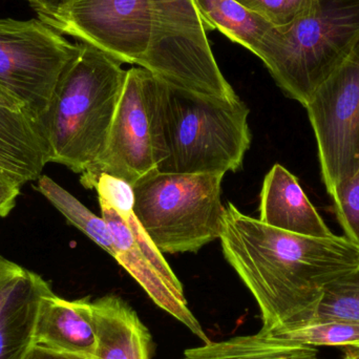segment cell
Here are the masks:
<instances>
[{"label":"cell","mask_w":359,"mask_h":359,"mask_svg":"<svg viewBox=\"0 0 359 359\" xmlns=\"http://www.w3.org/2000/svg\"><path fill=\"white\" fill-rule=\"evenodd\" d=\"M222 249L259 305L263 330L313 316L326 289L359 269V246L346 236L318 238L266 225L227 203Z\"/></svg>","instance_id":"obj_1"},{"label":"cell","mask_w":359,"mask_h":359,"mask_svg":"<svg viewBox=\"0 0 359 359\" xmlns=\"http://www.w3.org/2000/svg\"><path fill=\"white\" fill-rule=\"evenodd\" d=\"M38 130L48 163L83 174L102 156L123 90L126 71L102 50L77 42Z\"/></svg>","instance_id":"obj_2"},{"label":"cell","mask_w":359,"mask_h":359,"mask_svg":"<svg viewBox=\"0 0 359 359\" xmlns=\"http://www.w3.org/2000/svg\"><path fill=\"white\" fill-rule=\"evenodd\" d=\"M248 116L240 98L194 94L160 79L154 116L156 170L168 174L236 172L250 147Z\"/></svg>","instance_id":"obj_3"},{"label":"cell","mask_w":359,"mask_h":359,"mask_svg":"<svg viewBox=\"0 0 359 359\" xmlns=\"http://www.w3.org/2000/svg\"><path fill=\"white\" fill-rule=\"evenodd\" d=\"M359 43V0H314L287 27H274L255 56L289 98L304 107Z\"/></svg>","instance_id":"obj_4"},{"label":"cell","mask_w":359,"mask_h":359,"mask_svg":"<svg viewBox=\"0 0 359 359\" xmlns=\"http://www.w3.org/2000/svg\"><path fill=\"white\" fill-rule=\"evenodd\" d=\"M223 178L154 170L133 185L135 215L162 253L196 252L219 238Z\"/></svg>","instance_id":"obj_5"},{"label":"cell","mask_w":359,"mask_h":359,"mask_svg":"<svg viewBox=\"0 0 359 359\" xmlns=\"http://www.w3.org/2000/svg\"><path fill=\"white\" fill-rule=\"evenodd\" d=\"M151 46L138 67L187 92L225 100L240 98L217 65L196 1L151 0Z\"/></svg>","instance_id":"obj_6"},{"label":"cell","mask_w":359,"mask_h":359,"mask_svg":"<svg viewBox=\"0 0 359 359\" xmlns=\"http://www.w3.org/2000/svg\"><path fill=\"white\" fill-rule=\"evenodd\" d=\"M77 48L41 19L0 18V88L37 122Z\"/></svg>","instance_id":"obj_7"},{"label":"cell","mask_w":359,"mask_h":359,"mask_svg":"<svg viewBox=\"0 0 359 359\" xmlns=\"http://www.w3.org/2000/svg\"><path fill=\"white\" fill-rule=\"evenodd\" d=\"M330 196L359 170V43L305 107Z\"/></svg>","instance_id":"obj_8"},{"label":"cell","mask_w":359,"mask_h":359,"mask_svg":"<svg viewBox=\"0 0 359 359\" xmlns=\"http://www.w3.org/2000/svg\"><path fill=\"white\" fill-rule=\"evenodd\" d=\"M159 80L141 67L126 71L104 151L80 177L84 187L92 189L93 183L102 174L124 180L133 186L156 170L154 116Z\"/></svg>","instance_id":"obj_9"},{"label":"cell","mask_w":359,"mask_h":359,"mask_svg":"<svg viewBox=\"0 0 359 359\" xmlns=\"http://www.w3.org/2000/svg\"><path fill=\"white\" fill-rule=\"evenodd\" d=\"M151 0H69L46 25L120 63L138 65L151 46Z\"/></svg>","instance_id":"obj_10"},{"label":"cell","mask_w":359,"mask_h":359,"mask_svg":"<svg viewBox=\"0 0 359 359\" xmlns=\"http://www.w3.org/2000/svg\"><path fill=\"white\" fill-rule=\"evenodd\" d=\"M99 203L101 217L107 222L113 236L116 249L114 259L138 282L158 307L187 327L204 344L209 343L210 341L204 329L190 311L185 295L176 292L147 261L135 244L128 225L124 223L118 211L104 201L99 200Z\"/></svg>","instance_id":"obj_11"},{"label":"cell","mask_w":359,"mask_h":359,"mask_svg":"<svg viewBox=\"0 0 359 359\" xmlns=\"http://www.w3.org/2000/svg\"><path fill=\"white\" fill-rule=\"evenodd\" d=\"M259 221L270 227L310 238L335 236L306 196L299 180L276 164L264 179Z\"/></svg>","instance_id":"obj_12"},{"label":"cell","mask_w":359,"mask_h":359,"mask_svg":"<svg viewBox=\"0 0 359 359\" xmlns=\"http://www.w3.org/2000/svg\"><path fill=\"white\" fill-rule=\"evenodd\" d=\"M94 358L96 331L90 297L67 301L53 292L42 297L35 330V345Z\"/></svg>","instance_id":"obj_13"},{"label":"cell","mask_w":359,"mask_h":359,"mask_svg":"<svg viewBox=\"0 0 359 359\" xmlns=\"http://www.w3.org/2000/svg\"><path fill=\"white\" fill-rule=\"evenodd\" d=\"M96 331L93 359H151L153 339L137 312L121 297L92 302Z\"/></svg>","instance_id":"obj_14"},{"label":"cell","mask_w":359,"mask_h":359,"mask_svg":"<svg viewBox=\"0 0 359 359\" xmlns=\"http://www.w3.org/2000/svg\"><path fill=\"white\" fill-rule=\"evenodd\" d=\"M46 163L37 123L25 111L0 104V170L23 186L39 179Z\"/></svg>","instance_id":"obj_15"},{"label":"cell","mask_w":359,"mask_h":359,"mask_svg":"<svg viewBox=\"0 0 359 359\" xmlns=\"http://www.w3.org/2000/svg\"><path fill=\"white\" fill-rule=\"evenodd\" d=\"M50 283L32 272L0 314V359H25L35 345V330L42 297Z\"/></svg>","instance_id":"obj_16"},{"label":"cell","mask_w":359,"mask_h":359,"mask_svg":"<svg viewBox=\"0 0 359 359\" xmlns=\"http://www.w3.org/2000/svg\"><path fill=\"white\" fill-rule=\"evenodd\" d=\"M182 359H322L313 346L263 330L251 335L209 341L184 352Z\"/></svg>","instance_id":"obj_17"},{"label":"cell","mask_w":359,"mask_h":359,"mask_svg":"<svg viewBox=\"0 0 359 359\" xmlns=\"http://www.w3.org/2000/svg\"><path fill=\"white\" fill-rule=\"evenodd\" d=\"M207 31L217 29L234 43L257 54L274 25L238 0H194Z\"/></svg>","instance_id":"obj_18"},{"label":"cell","mask_w":359,"mask_h":359,"mask_svg":"<svg viewBox=\"0 0 359 359\" xmlns=\"http://www.w3.org/2000/svg\"><path fill=\"white\" fill-rule=\"evenodd\" d=\"M35 189L39 191L72 225L115 257L113 236L107 222L88 210L73 194L48 176H40Z\"/></svg>","instance_id":"obj_19"},{"label":"cell","mask_w":359,"mask_h":359,"mask_svg":"<svg viewBox=\"0 0 359 359\" xmlns=\"http://www.w3.org/2000/svg\"><path fill=\"white\" fill-rule=\"evenodd\" d=\"M273 332L313 347L359 349V323L337 318H308L274 329Z\"/></svg>","instance_id":"obj_20"},{"label":"cell","mask_w":359,"mask_h":359,"mask_svg":"<svg viewBox=\"0 0 359 359\" xmlns=\"http://www.w3.org/2000/svg\"><path fill=\"white\" fill-rule=\"evenodd\" d=\"M313 316L359 323V269L326 289Z\"/></svg>","instance_id":"obj_21"},{"label":"cell","mask_w":359,"mask_h":359,"mask_svg":"<svg viewBox=\"0 0 359 359\" xmlns=\"http://www.w3.org/2000/svg\"><path fill=\"white\" fill-rule=\"evenodd\" d=\"M330 196L346 238L359 246V170L341 183Z\"/></svg>","instance_id":"obj_22"},{"label":"cell","mask_w":359,"mask_h":359,"mask_svg":"<svg viewBox=\"0 0 359 359\" xmlns=\"http://www.w3.org/2000/svg\"><path fill=\"white\" fill-rule=\"evenodd\" d=\"M240 4L269 21L274 27L291 25L305 16L314 0H238Z\"/></svg>","instance_id":"obj_23"},{"label":"cell","mask_w":359,"mask_h":359,"mask_svg":"<svg viewBox=\"0 0 359 359\" xmlns=\"http://www.w3.org/2000/svg\"><path fill=\"white\" fill-rule=\"evenodd\" d=\"M31 274L29 270L0 255V314Z\"/></svg>","instance_id":"obj_24"},{"label":"cell","mask_w":359,"mask_h":359,"mask_svg":"<svg viewBox=\"0 0 359 359\" xmlns=\"http://www.w3.org/2000/svg\"><path fill=\"white\" fill-rule=\"evenodd\" d=\"M21 185L10 175L0 170V217H6L16 206Z\"/></svg>","instance_id":"obj_25"},{"label":"cell","mask_w":359,"mask_h":359,"mask_svg":"<svg viewBox=\"0 0 359 359\" xmlns=\"http://www.w3.org/2000/svg\"><path fill=\"white\" fill-rule=\"evenodd\" d=\"M29 4L37 18L41 19L43 22L50 20L65 6L69 0H25Z\"/></svg>","instance_id":"obj_26"},{"label":"cell","mask_w":359,"mask_h":359,"mask_svg":"<svg viewBox=\"0 0 359 359\" xmlns=\"http://www.w3.org/2000/svg\"><path fill=\"white\" fill-rule=\"evenodd\" d=\"M25 359H93L80 354L59 351L42 345H34L25 355Z\"/></svg>","instance_id":"obj_27"},{"label":"cell","mask_w":359,"mask_h":359,"mask_svg":"<svg viewBox=\"0 0 359 359\" xmlns=\"http://www.w3.org/2000/svg\"><path fill=\"white\" fill-rule=\"evenodd\" d=\"M0 104L4 105V107H11V109H21V111H23L21 105L19 104V103L17 102L13 97H11L8 93L4 92L1 88H0Z\"/></svg>","instance_id":"obj_28"},{"label":"cell","mask_w":359,"mask_h":359,"mask_svg":"<svg viewBox=\"0 0 359 359\" xmlns=\"http://www.w3.org/2000/svg\"><path fill=\"white\" fill-rule=\"evenodd\" d=\"M344 359H359V349H348Z\"/></svg>","instance_id":"obj_29"}]
</instances>
